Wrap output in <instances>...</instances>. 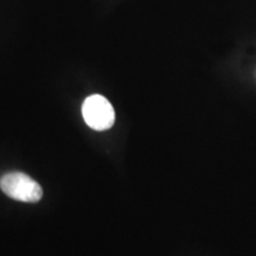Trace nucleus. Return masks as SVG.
I'll list each match as a JSON object with an SVG mask.
<instances>
[{"label": "nucleus", "mask_w": 256, "mask_h": 256, "mask_svg": "<svg viewBox=\"0 0 256 256\" xmlns=\"http://www.w3.org/2000/svg\"><path fill=\"white\" fill-rule=\"evenodd\" d=\"M0 188L8 197L26 203H36L43 196L40 185L22 172L5 174L0 179Z\"/></svg>", "instance_id": "obj_1"}, {"label": "nucleus", "mask_w": 256, "mask_h": 256, "mask_svg": "<svg viewBox=\"0 0 256 256\" xmlns=\"http://www.w3.org/2000/svg\"><path fill=\"white\" fill-rule=\"evenodd\" d=\"M83 119L95 130H110L115 120L113 106L102 95H92L86 98L82 106Z\"/></svg>", "instance_id": "obj_2"}]
</instances>
